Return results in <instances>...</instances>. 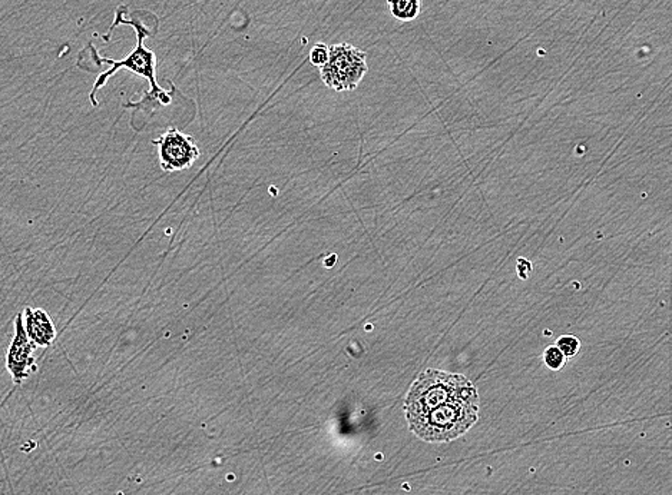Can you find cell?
Instances as JSON below:
<instances>
[{"mask_svg":"<svg viewBox=\"0 0 672 495\" xmlns=\"http://www.w3.org/2000/svg\"><path fill=\"white\" fill-rule=\"evenodd\" d=\"M389 11L400 22H413L423 12V0H386Z\"/></svg>","mask_w":672,"mask_h":495,"instance_id":"obj_8","label":"cell"},{"mask_svg":"<svg viewBox=\"0 0 672 495\" xmlns=\"http://www.w3.org/2000/svg\"><path fill=\"white\" fill-rule=\"evenodd\" d=\"M34 342L22 327V314L16 318V335L7 352V369L11 371L14 383L21 384L28 378L29 371H36L34 358Z\"/></svg>","mask_w":672,"mask_h":495,"instance_id":"obj_6","label":"cell"},{"mask_svg":"<svg viewBox=\"0 0 672 495\" xmlns=\"http://www.w3.org/2000/svg\"><path fill=\"white\" fill-rule=\"evenodd\" d=\"M469 379L460 374L446 373L439 369H426L410 386L405 401L406 420L429 413L442 405L470 386Z\"/></svg>","mask_w":672,"mask_h":495,"instance_id":"obj_2","label":"cell"},{"mask_svg":"<svg viewBox=\"0 0 672 495\" xmlns=\"http://www.w3.org/2000/svg\"><path fill=\"white\" fill-rule=\"evenodd\" d=\"M479 394L470 384L429 413L408 420V430L426 443H449L466 434L479 420Z\"/></svg>","mask_w":672,"mask_h":495,"instance_id":"obj_1","label":"cell"},{"mask_svg":"<svg viewBox=\"0 0 672 495\" xmlns=\"http://www.w3.org/2000/svg\"><path fill=\"white\" fill-rule=\"evenodd\" d=\"M310 63L317 68H322L329 61V46L324 43H317L310 51Z\"/></svg>","mask_w":672,"mask_h":495,"instance_id":"obj_11","label":"cell"},{"mask_svg":"<svg viewBox=\"0 0 672 495\" xmlns=\"http://www.w3.org/2000/svg\"><path fill=\"white\" fill-rule=\"evenodd\" d=\"M368 71L366 52L354 48L350 43L329 46V61L320 68L322 82L337 92L356 90Z\"/></svg>","mask_w":672,"mask_h":495,"instance_id":"obj_3","label":"cell"},{"mask_svg":"<svg viewBox=\"0 0 672 495\" xmlns=\"http://www.w3.org/2000/svg\"><path fill=\"white\" fill-rule=\"evenodd\" d=\"M543 361H545L546 366L552 371H560L563 368L566 362V357L563 356L561 349L556 346L548 347L543 352Z\"/></svg>","mask_w":672,"mask_h":495,"instance_id":"obj_9","label":"cell"},{"mask_svg":"<svg viewBox=\"0 0 672 495\" xmlns=\"http://www.w3.org/2000/svg\"><path fill=\"white\" fill-rule=\"evenodd\" d=\"M556 347L561 349V352H562L566 358H572V357H575L580 352L581 341L576 337H573V335H563V337L558 339Z\"/></svg>","mask_w":672,"mask_h":495,"instance_id":"obj_10","label":"cell"},{"mask_svg":"<svg viewBox=\"0 0 672 495\" xmlns=\"http://www.w3.org/2000/svg\"><path fill=\"white\" fill-rule=\"evenodd\" d=\"M158 149L159 164L165 172H179L189 169L198 161V145L194 138L184 134L177 128H171L154 140Z\"/></svg>","mask_w":672,"mask_h":495,"instance_id":"obj_5","label":"cell"},{"mask_svg":"<svg viewBox=\"0 0 672 495\" xmlns=\"http://www.w3.org/2000/svg\"><path fill=\"white\" fill-rule=\"evenodd\" d=\"M26 334L29 339L34 341L36 346L49 347L52 342L55 341V327L52 324L51 318L43 309H32L26 308Z\"/></svg>","mask_w":672,"mask_h":495,"instance_id":"obj_7","label":"cell"},{"mask_svg":"<svg viewBox=\"0 0 672 495\" xmlns=\"http://www.w3.org/2000/svg\"><path fill=\"white\" fill-rule=\"evenodd\" d=\"M137 29L138 43L137 48L130 52L127 58L122 61H110V59H101L100 62H105L108 65H112V68L107 72L102 73L100 79L96 81L95 86H93L92 93H91V100L93 105H98L95 100L96 90H101L108 79L113 75V73L120 71V69H128L130 72L137 73V75L142 76V78L149 81L151 85V96L152 100H158L162 105H169L171 100L169 96L159 88L158 82H157V59H155V53L149 49L144 46L145 33L141 32V29L138 28V24H130Z\"/></svg>","mask_w":672,"mask_h":495,"instance_id":"obj_4","label":"cell"}]
</instances>
